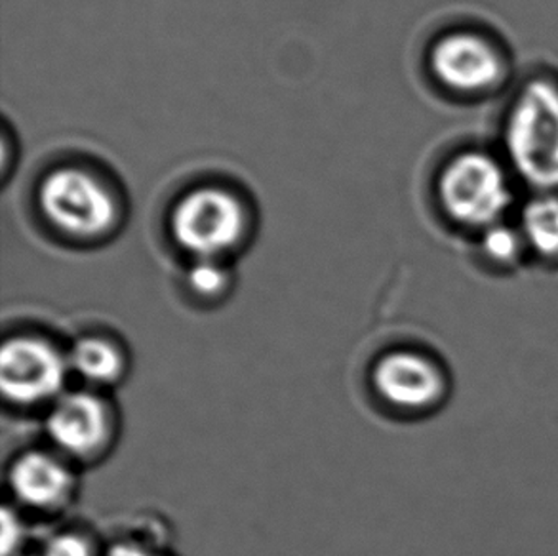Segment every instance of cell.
Segmentation results:
<instances>
[{"instance_id": "cell-6", "label": "cell", "mask_w": 558, "mask_h": 556, "mask_svg": "<svg viewBox=\"0 0 558 556\" xmlns=\"http://www.w3.org/2000/svg\"><path fill=\"white\" fill-rule=\"evenodd\" d=\"M65 364L53 347L38 339H12L0 356V385L8 399L35 404L60 391Z\"/></svg>"}, {"instance_id": "cell-7", "label": "cell", "mask_w": 558, "mask_h": 556, "mask_svg": "<svg viewBox=\"0 0 558 556\" xmlns=\"http://www.w3.org/2000/svg\"><path fill=\"white\" fill-rule=\"evenodd\" d=\"M374 384L387 402L400 408L430 407L445 391L437 366L412 353L385 356L374 372Z\"/></svg>"}, {"instance_id": "cell-13", "label": "cell", "mask_w": 558, "mask_h": 556, "mask_svg": "<svg viewBox=\"0 0 558 556\" xmlns=\"http://www.w3.org/2000/svg\"><path fill=\"white\" fill-rule=\"evenodd\" d=\"M189 282H191L195 292L210 295V293H218L223 288V285H226V273L218 265L211 264L210 259H204V262L196 264L191 269Z\"/></svg>"}, {"instance_id": "cell-16", "label": "cell", "mask_w": 558, "mask_h": 556, "mask_svg": "<svg viewBox=\"0 0 558 556\" xmlns=\"http://www.w3.org/2000/svg\"><path fill=\"white\" fill-rule=\"evenodd\" d=\"M109 556H149L144 551L140 549V547H134V545H117L111 549Z\"/></svg>"}, {"instance_id": "cell-12", "label": "cell", "mask_w": 558, "mask_h": 556, "mask_svg": "<svg viewBox=\"0 0 558 556\" xmlns=\"http://www.w3.org/2000/svg\"><path fill=\"white\" fill-rule=\"evenodd\" d=\"M526 242L519 226L498 223L481 233V252L494 265H513L526 252Z\"/></svg>"}, {"instance_id": "cell-11", "label": "cell", "mask_w": 558, "mask_h": 556, "mask_svg": "<svg viewBox=\"0 0 558 556\" xmlns=\"http://www.w3.org/2000/svg\"><path fill=\"white\" fill-rule=\"evenodd\" d=\"M76 372L92 382H111L121 372V356L104 339H83L71 354Z\"/></svg>"}, {"instance_id": "cell-3", "label": "cell", "mask_w": 558, "mask_h": 556, "mask_svg": "<svg viewBox=\"0 0 558 556\" xmlns=\"http://www.w3.org/2000/svg\"><path fill=\"white\" fill-rule=\"evenodd\" d=\"M433 75L458 98L486 99L511 81V58L498 37L481 27H460L438 38L430 50Z\"/></svg>"}, {"instance_id": "cell-14", "label": "cell", "mask_w": 558, "mask_h": 556, "mask_svg": "<svg viewBox=\"0 0 558 556\" xmlns=\"http://www.w3.org/2000/svg\"><path fill=\"white\" fill-rule=\"evenodd\" d=\"M45 556H90V547L76 535H60L46 547Z\"/></svg>"}, {"instance_id": "cell-9", "label": "cell", "mask_w": 558, "mask_h": 556, "mask_svg": "<svg viewBox=\"0 0 558 556\" xmlns=\"http://www.w3.org/2000/svg\"><path fill=\"white\" fill-rule=\"evenodd\" d=\"M10 481L22 501L37 507L60 501L69 488L68 471L56 459L37 451L15 461Z\"/></svg>"}, {"instance_id": "cell-10", "label": "cell", "mask_w": 558, "mask_h": 556, "mask_svg": "<svg viewBox=\"0 0 558 556\" xmlns=\"http://www.w3.org/2000/svg\"><path fill=\"white\" fill-rule=\"evenodd\" d=\"M517 226L526 249L545 259H558V189L536 191L519 210Z\"/></svg>"}, {"instance_id": "cell-8", "label": "cell", "mask_w": 558, "mask_h": 556, "mask_svg": "<svg viewBox=\"0 0 558 556\" xmlns=\"http://www.w3.org/2000/svg\"><path fill=\"white\" fill-rule=\"evenodd\" d=\"M106 410L90 395H68L58 400L48 418L53 443L73 454H88L106 438Z\"/></svg>"}, {"instance_id": "cell-5", "label": "cell", "mask_w": 558, "mask_h": 556, "mask_svg": "<svg viewBox=\"0 0 558 556\" xmlns=\"http://www.w3.org/2000/svg\"><path fill=\"white\" fill-rule=\"evenodd\" d=\"M246 216L236 196L226 189L204 188L175 206L172 231L191 254L211 259L241 241Z\"/></svg>"}, {"instance_id": "cell-4", "label": "cell", "mask_w": 558, "mask_h": 556, "mask_svg": "<svg viewBox=\"0 0 558 556\" xmlns=\"http://www.w3.org/2000/svg\"><path fill=\"white\" fill-rule=\"evenodd\" d=\"M38 196L46 218L73 237H98L117 219V204L109 189L78 168L50 173Z\"/></svg>"}, {"instance_id": "cell-2", "label": "cell", "mask_w": 558, "mask_h": 556, "mask_svg": "<svg viewBox=\"0 0 558 556\" xmlns=\"http://www.w3.org/2000/svg\"><path fill=\"white\" fill-rule=\"evenodd\" d=\"M517 183L499 150L471 147L453 155L442 168L438 203L450 221L481 234L511 216Z\"/></svg>"}, {"instance_id": "cell-15", "label": "cell", "mask_w": 558, "mask_h": 556, "mask_svg": "<svg viewBox=\"0 0 558 556\" xmlns=\"http://www.w3.org/2000/svg\"><path fill=\"white\" fill-rule=\"evenodd\" d=\"M17 522H15L12 517H10V512L4 511V532H2V542H4V556L10 553V547L12 545H15V540L12 537V535H17Z\"/></svg>"}, {"instance_id": "cell-1", "label": "cell", "mask_w": 558, "mask_h": 556, "mask_svg": "<svg viewBox=\"0 0 558 556\" xmlns=\"http://www.w3.org/2000/svg\"><path fill=\"white\" fill-rule=\"evenodd\" d=\"M499 153L534 193L558 189V76L539 73L514 88L501 117Z\"/></svg>"}]
</instances>
